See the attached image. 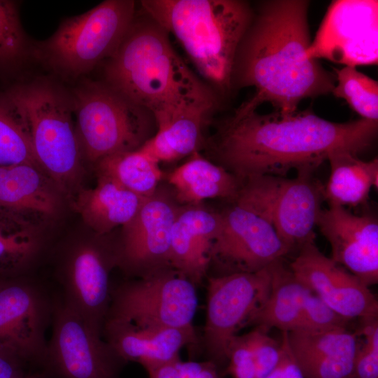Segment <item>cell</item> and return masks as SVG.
<instances>
[{"label":"cell","instance_id":"1","mask_svg":"<svg viewBox=\"0 0 378 378\" xmlns=\"http://www.w3.org/2000/svg\"><path fill=\"white\" fill-rule=\"evenodd\" d=\"M377 130V120L335 122L309 109L234 113L219 126L210 148L218 164L243 183L261 175L284 177L291 169L314 172L335 151L358 155L373 143Z\"/></svg>","mask_w":378,"mask_h":378},{"label":"cell","instance_id":"2","mask_svg":"<svg viewBox=\"0 0 378 378\" xmlns=\"http://www.w3.org/2000/svg\"><path fill=\"white\" fill-rule=\"evenodd\" d=\"M309 4L270 0L253 8L236 52L231 88L253 87L255 93L235 113L256 111L270 102L275 111L292 113L302 99L332 93L335 75L307 53L311 43Z\"/></svg>","mask_w":378,"mask_h":378},{"label":"cell","instance_id":"3","mask_svg":"<svg viewBox=\"0 0 378 378\" xmlns=\"http://www.w3.org/2000/svg\"><path fill=\"white\" fill-rule=\"evenodd\" d=\"M169 34L141 8L114 54L104 62L106 83L147 109L160 125L199 108H216V92L172 47Z\"/></svg>","mask_w":378,"mask_h":378},{"label":"cell","instance_id":"4","mask_svg":"<svg viewBox=\"0 0 378 378\" xmlns=\"http://www.w3.org/2000/svg\"><path fill=\"white\" fill-rule=\"evenodd\" d=\"M140 8L179 42L214 90L231 89L239 45L253 15L241 0H142Z\"/></svg>","mask_w":378,"mask_h":378},{"label":"cell","instance_id":"5","mask_svg":"<svg viewBox=\"0 0 378 378\" xmlns=\"http://www.w3.org/2000/svg\"><path fill=\"white\" fill-rule=\"evenodd\" d=\"M3 93L26 127L40 167L70 201L83 188V173L70 91L55 80L37 77Z\"/></svg>","mask_w":378,"mask_h":378},{"label":"cell","instance_id":"6","mask_svg":"<svg viewBox=\"0 0 378 378\" xmlns=\"http://www.w3.org/2000/svg\"><path fill=\"white\" fill-rule=\"evenodd\" d=\"M136 5L133 0H106L64 19L50 37L35 42L34 59L63 80L80 79L116 51Z\"/></svg>","mask_w":378,"mask_h":378},{"label":"cell","instance_id":"7","mask_svg":"<svg viewBox=\"0 0 378 378\" xmlns=\"http://www.w3.org/2000/svg\"><path fill=\"white\" fill-rule=\"evenodd\" d=\"M83 159L94 164L141 148L155 133L153 114L103 80L83 78L70 90Z\"/></svg>","mask_w":378,"mask_h":378},{"label":"cell","instance_id":"8","mask_svg":"<svg viewBox=\"0 0 378 378\" xmlns=\"http://www.w3.org/2000/svg\"><path fill=\"white\" fill-rule=\"evenodd\" d=\"M196 286L172 267L161 269L111 290L106 319L141 328H193Z\"/></svg>","mask_w":378,"mask_h":378},{"label":"cell","instance_id":"9","mask_svg":"<svg viewBox=\"0 0 378 378\" xmlns=\"http://www.w3.org/2000/svg\"><path fill=\"white\" fill-rule=\"evenodd\" d=\"M270 286L269 267L209 277L202 337L207 360L219 368L227 363L230 342L239 329L250 324L266 301Z\"/></svg>","mask_w":378,"mask_h":378},{"label":"cell","instance_id":"10","mask_svg":"<svg viewBox=\"0 0 378 378\" xmlns=\"http://www.w3.org/2000/svg\"><path fill=\"white\" fill-rule=\"evenodd\" d=\"M51 325L41 370L47 378H120L127 362L59 294L54 295Z\"/></svg>","mask_w":378,"mask_h":378},{"label":"cell","instance_id":"11","mask_svg":"<svg viewBox=\"0 0 378 378\" xmlns=\"http://www.w3.org/2000/svg\"><path fill=\"white\" fill-rule=\"evenodd\" d=\"M53 309L54 295L37 281L26 275L1 279L0 349L41 370Z\"/></svg>","mask_w":378,"mask_h":378},{"label":"cell","instance_id":"12","mask_svg":"<svg viewBox=\"0 0 378 378\" xmlns=\"http://www.w3.org/2000/svg\"><path fill=\"white\" fill-rule=\"evenodd\" d=\"M114 264L115 248L85 239L62 249L58 266L62 301L101 337L111 302L109 274Z\"/></svg>","mask_w":378,"mask_h":378},{"label":"cell","instance_id":"13","mask_svg":"<svg viewBox=\"0 0 378 378\" xmlns=\"http://www.w3.org/2000/svg\"><path fill=\"white\" fill-rule=\"evenodd\" d=\"M310 59H326L344 66L377 64L378 1H332L307 50Z\"/></svg>","mask_w":378,"mask_h":378},{"label":"cell","instance_id":"14","mask_svg":"<svg viewBox=\"0 0 378 378\" xmlns=\"http://www.w3.org/2000/svg\"><path fill=\"white\" fill-rule=\"evenodd\" d=\"M220 225L210 252L211 262L229 272H255L290 250L273 225L236 204L220 212Z\"/></svg>","mask_w":378,"mask_h":378},{"label":"cell","instance_id":"15","mask_svg":"<svg viewBox=\"0 0 378 378\" xmlns=\"http://www.w3.org/2000/svg\"><path fill=\"white\" fill-rule=\"evenodd\" d=\"M178 208L169 195L158 190L146 198L123 226L122 241L115 248L116 264L139 277L171 267V233Z\"/></svg>","mask_w":378,"mask_h":378},{"label":"cell","instance_id":"16","mask_svg":"<svg viewBox=\"0 0 378 378\" xmlns=\"http://www.w3.org/2000/svg\"><path fill=\"white\" fill-rule=\"evenodd\" d=\"M289 268L298 280L344 318H377L378 302L369 287L322 253L314 239L300 248Z\"/></svg>","mask_w":378,"mask_h":378},{"label":"cell","instance_id":"17","mask_svg":"<svg viewBox=\"0 0 378 378\" xmlns=\"http://www.w3.org/2000/svg\"><path fill=\"white\" fill-rule=\"evenodd\" d=\"M328 241L332 259L368 287L378 281V222L370 214L356 215L329 205L316 223Z\"/></svg>","mask_w":378,"mask_h":378},{"label":"cell","instance_id":"18","mask_svg":"<svg viewBox=\"0 0 378 378\" xmlns=\"http://www.w3.org/2000/svg\"><path fill=\"white\" fill-rule=\"evenodd\" d=\"M102 337L127 363L134 361L146 371L180 358L181 349L197 344L195 328H141L118 320L105 321Z\"/></svg>","mask_w":378,"mask_h":378},{"label":"cell","instance_id":"19","mask_svg":"<svg viewBox=\"0 0 378 378\" xmlns=\"http://www.w3.org/2000/svg\"><path fill=\"white\" fill-rule=\"evenodd\" d=\"M220 225V214L201 204L178 206L170 240V267L196 286L210 266V252Z\"/></svg>","mask_w":378,"mask_h":378},{"label":"cell","instance_id":"20","mask_svg":"<svg viewBox=\"0 0 378 378\" xmlns=\"http://www.w3.org/2000/svg\"><path fill=\"white\" fill-rule=\"evenodd\" d=\"M313 172L300 170L295 178H284L274 202L272 223L290 251L314 239L324 186Z\"/></svg>","mask_w":378,"mask_h":378},{"label":"cell","instance_id":"21","mask_svg":"<svg viewBox=\"0 0 378 378\" xmlns=\"http://www.w3.org/2000/svg\"><path fill=\"white\" fill-rule=\"evenodd\" d=\"M64 198L38 167L22 164L0 167V212L37 227L52 218Z\"/></svg>","mask_w":378,"mask_h":378},{"label":"cell","instance_id":"22","mask_svg":"<svg viewBox=\"0 0 378 378\" xmlns=\"http://www.w3.org/2000/svg\"><path fill=\"white\" fill-rule=\"evenodd\" d=\"M287 336L305 378H353L358 343L346 328L295 330Z\"/></svg>","mask_w":378,"mask_h":378},{"label":"cell","instance_id":"23","mask_svg":"<svg viewBox=\"0 0 378 378\" xmlns=\"http://www.w3.org/2000/svg\"><path fill=\"white\" fill-rule=\"evenodd\" d=\"M98 177L94 188H81L70 202L87 225L98 235H104L127 225L146 198L108 178Z\"/></svg>","mask_w":378,"mask_h":378},{"label":"cell","instance_id":"24","mask_svg":"<svg viewBox=\"0 0 378 378\" xmlns=\"http://www.w3.org/2000/svg\"><path fill=\"white\" fill-rule=\"evenodd\" d=\"M176 200L186 204H197L206 199L234 201L242 182L218 164L195 152L189 160L168 176Z\"/></svg>","mask_w":378,"mask_h":378},{"label":"cell","instance_id":"25","mask_svg":"<svg viewBox=\"0 0 378 378\" xmlns=\"http://www.w3.org/2000/svg\"><path fill=\"white\" fill-rule=\"evenodd\" d=\"M215 108H199L180 113L157 126L155 134L141 148L158 163L174 162L198 152L204 130Z\"/></svg>","mask_w":378,"mask_h":378},{"label":"cell","instance_id":"26","mask_svg":"<svg viewBox=\"0 0 378 378\" xmlns=\"http://www.w3.org/2000/svg\"><path fill=\"white\" fill-rule=\"evenodd\" d=\"M330 167L328 181L324 186V200L329 205L356 206L368 199L372 188L378 186V160L359 159L347 150L332 153L328 157Z\"/></svg>","mask_w":378,"mask_h":378},{"label":"cell","instance_id":"27","mask_svg":"<svg viewBox=\"0 0 378 378\" xmlns=\"http://www.w3.org/2000/svg\"><path fill=\"white\" fill-rule=\"evenodd\" d=\"M271 286L269 295L250 324L268 330L283 331L298 329L303 305L310 290L296 279L281 260L269 266Z\"/></svg>","mask_w":378,"mask_h":378},{"label":"cell","instance_id":"28","mask_svg":"<svg viewBox=\"0 0 378 378\" xmlns=\"http://www.w3.org/2000/svg\"><path fill=\"white\" fill-rule=\"evenodd\" d=\"M43 248L38 227L0 212V279L25 276Z\"/></svg>","mask_w":378,"mask_h":378},{"label":"cell","instance_id":"29","mask_svg":"<svg viewBox=\"0 0 378 378\" xmlns=\"http://www.w3.org/2000/svg\"><path fill=\"white\" fill-rule=\"evenodd\" d=\"M156 160L140 149L113 154L95 164L98 176L108 178L146 198L158 190L162 172Z\"/></svg>","mask_w":378,"mask_h":378},{"label":"cell","instance_id":"30","mask_svg":"<svg viewBox=\"0 0 378 378\" xmlns=\"http://www.w3.org/2000/svg\"><path fill=\"white\" fill-rule=\"evenodd\" d=\"M35 42L24 31L18 4L0 0V77L18 71L34 59Z\"/></svg>","mask_w":378,"mask_h":378},{"label":"cell","instance_id":"31","mask_svg":"<svg viewBox=\"0 0 378 378\" xmlns=\"http://www.w3.org/2000/svg\"><path fill=\"white\" fill-rule=\"evenodd\" d=\"M22 164H29L41 169L26 127L4 94L1 92L0 167Z\"/></svg>","mask_w":378,"mask_h":378},{"label":"cell","instance_id":"32","mask_svg":"<svg viewBox=\"0 0 378 378\" xmlns=\"http://www.w3.org/2000/svg\"><path fill=\"white\" fill-rule=\"evenodd\" d=\"M335 71L334 96L344 99L361 118L377 120L378 83L356 67L344 66Z\"/></svg>","mask_w":378,"mask_h":378},{"label":"cell","instance_id":"33","mask_svg":"<svg viewBox=\"0 0 378 378\" xmlns=\"http://www.w3.org/2000/svg\"><path fill=\"white\" fill-rule=\"evenodd\" d=\"M348 321L310 291L305 299L300 323L296 330L324 331L346 328Z\"/></svg>","mask_w":378,"mask_h":378},{"label":"cell","instance_id":"34","mask_svg":"<svg viewBox=\"0 0 378 378\" xmlns=\"http://www.w3.org/2000/svg\"><path fill=\"white\" fill-rule=\"evenodd\" d=\"M363 320L361 334L364 338L358 346L353 378H378L377 318Z\"/></svg>","mask_w":378,"mask_h":378},{"label":"cell","instance_id":"35","mask_svg":"<svg viewBox=\"0 0 378 378\" xmlns=\"http://www.w3.org/2000/svg\"><path fill=\"white\" fill-rule=\"evenodd\" d=\"M251 351L257 378H264L276 365L281 356V344L267 334V330L256 327L244 335Z\"/></svg>","mask_w":378,"mask_h":378},{"label":"cell","instance_id":"36","mask_svg":"<svg viewBox=\"0 0 378 378\" xmlns=\"http://www.w3.org/2000/svg\"><path fill=\"white\" fill-rule=\"evenodd\" d=\"M227 372L233 378H257L251 351L244 335H237L230 344Z\"/></svg>","mask_w":378,"mask_h":378},{"label":"cell","instance_id":"37","mask_svg":"<svg viewBox=\"0 0 378 378\" xmlns=\"http://www.w3.org/2000/svg\"><path fill=\"white\" fill-rule=\"evenodd\" d=\"M287 335V331L282 332L279 360L264 378H305L292 353Z\"/></svg>","mask_w":378,"mask_h":378},{"label":"cell","instance_id":"38","mask_svg":"<svg viewBox=\"0 0 378 378\" xmlns=\"http://www.w3.org/2000/svg\"><path fill=\"white\" fill-rule=\"evenodd\" d=\"M181 378H221L220 368L214 363L205 361L177 362Z\"/></svg>","mask_w":378,"mask_h":378},{"label":"cell","instance_id":"39","mask_svg":"<svg viewBox=\"0 0 378 378\" xmlns=\"http://www.w3.org/2000/svg\"><path fill=\"white\" fill-rule=\"evenodd\" d=\"M27 364L15 355L0 349V378H20L29 371Z\"/></svg>","mask_w":378,"mask_h":378},{"label":"cell","instance_id":"40","mask_svg":"<svg viewBox=\"0 0 378 378\" xmlns=\"http://www.w3.org/2000/svg\"><path fill=\"white\" fill-rule=\"evenodd\" d=\"M180 358L147 370L148 378H181L177 362Z\"/></svg>","mask_w":378,"mask_h":378},{"label":"cell","instance_id":"41","mask_svg":"<svg viewBox=\"0 0 378 378\" xmlns=\"http://www.w3.org/2000/svg\"><path fill=\"white\" fill-rule=\"evenodd\" d=\"M20 378H47V377L41 370H38L36 372L29 371L26 375Z\"/></svg>","mask_w":378,"mask_h":378},{"label":"cell","instance_id":"42","mask_svg":"<svg viewBox=\"0 0 378 378\" xmlns=\"http://www.w3.org/2000/svg\"><path fill=\"white\" fill-rule=\"evenodd\" d=\"M1 279H0V281H1Z\"/></svg>","mask_w":378,"mask_h":378}]
</instances>
